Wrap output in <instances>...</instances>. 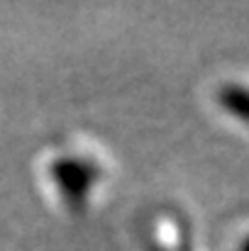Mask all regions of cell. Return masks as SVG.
I'll use <instances>...</instances> for the list:
<instances>
[{
  "label": "cell",
  "instance_id": "1",
  "mask_svg": "<svg viewBox=\"0 0 249 251\" xmlns=\"http://www.w3.org/2000/svg\"><path fill=\"white\" fill-rule=\"evenodd\" d=\"M245 251H249V242H247V244H245Z\"/></svg>",
  "mask_w": 249,
  "mask_h": 251
}]
</instances>
